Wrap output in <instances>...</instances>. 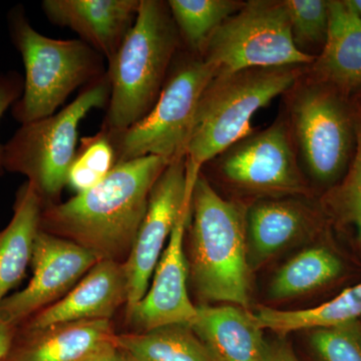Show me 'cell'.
<instances>
[{
  "mask_svg": "<svg viewBox=\"0 0 361 361\" xmlns=\"http://www.w3.org/2000/svg\"><path fill=\"white\" fill-rule=\"evenodd\" d=\"M171 161L147 156L116 164L96 187L44 206L40 230L71 240L99 260L129 256L149 194Z\"/></svg>",
  "mask_w": 361,
  "mask_h": 361,
  "instance_id": "obj_1",
  "label": "cell"
},
{
  "mask_svg": "<svg viewBox=\"0 0 361 361\" xmlns=\"http://www.w3.org/2000/svg\"><path fill=\"white\" fill-rule=\"evenodd\" d=\"M182 47L168 2L141 0L134 25L108 61L111 96L102 129L122 132L153 109Z\"/></svg>",
  "mask_w": 361,
  "mask_h": 361,
  "instance_id": "obj_2",
  "label": "cell"
},
{
  "mask_svg": "<svg viewBox=\"0 0 361 361\" xmlns=\"http://www.w3.org/2000/svg\"><path fill=\"white\" fill-rule=\"evenodd\" d=\"M245 204L221 196L199 175L191 200L190 273L198 295L248 310L251 268Z\"/></svg>",
  "mask_w": 361,
  "mask_h": 361,
  "instance_id": "obj_3",
  "label": "cell"
},
{
  "mask_svg": "<svg viewBox=\"0 0 361 361\" xmlns=\"http://www.w3.org/2000/svg\"><path fill=\"white\" fill-rule=\"evenodd\" d=\"M307 66L246 68L213 78L199 99L188 142V196L202 168L253 132L254 115L290 89Z\"/></svg>",
  "mask_w": 361,
  "mask_h": 361,
  "instance_id": "obj_4",
  "label": "cell"
},
{
  "mask_svg": "<svg viewBox=\"0 0 361 361\" xmlns=\"http://www.w3.org/2000/svg\"><path fill=\"white\" fill-rule=\"evenodd\" d=\"M11 42L25 66L23 92L11 114L21 125L52 116L78 87L106 73L104 59L80 39H56L37 32L25 8L7 16Z\"/></svg>",
  "mask_w": 361,
  "mask_h": 361,
  "instance_id": "obj_5",
  "label": "cell"
},
{
  "mask_svg": "<svg viewBox=\"0 0 361 361\" xmlns=\"http://www.w3.org/2000/svg\"><path fill=\"white\" fill-rule=\"evenodd\" d=\"M284 101L304 175L330 189L345 174L355 154V102L306 71L285 92Z\"/></svg>",
  "mask_w": 361,
  "mask_h": 361,
  "instance_id": "obj_6",
  "label": "cell"
},
{
  "mask_svg": "<svg viewBox=\"0 0 361 361\" xmlns=\"http://www.w3.org/2000/svg\"><path fill=\"white\" fill-rule=\"evenodd\" d=\"M111 96L108 73L80 90L52 116L21 125L4 144V172L27 177L44 206L58 204L78 149V127L94 109H106Z\"/></svg>",
  "mask_w": 361,
  "mask_h": 361,
  "instance_id": "obj_7",
  "label": "cell"
},
{
  "mask_svg": "<svg viewBox=\"0 0 361 361\" xmlns=\"http://www.w3.org/2000/svg\"><path fill=\"white\" fill-rule=\"evenodd\" d=\"M216 73L212 63L182 47L153 109L129 129L106 130L115 148L116 164L147 156L169 161L186 158L199 99Z\"/></svg>",
  "mask_w": 361,
  "mask_h": 361,
  "instance_id": "obj_8",
  "label": "cell"
},
{
  "mask_svg": "<svg viewBox=\"0 0 361 361\" xmlns=\"http://www.w3.org/2000/svg\"><path fill=\"white\" fill-rule=\"evenodd\" d=\"M202 58L216 75L246 68L310 66L315 56L297 49L284 0H249L211 35Z\"/></svg>",
  "mask_w": 361,
  "mask_h": 361,
  "instance_id": "obj_9",
  "label": "cell"
},
{
  "mask_svg": "<svg viewBox=\"0 0 361 361\" xmlns=\"http://www.w3.org/2000/svg\"><path fill=\"white\" fill-rule=\"evenodd\" d=\"M202 169H210L223 184L258 200L310 192L284 111L269 127L253 130Z\"/></svg>",
  "mask_w": 361,
  "mask_h": 361,
  "instance_id": "obj_10",
  "label": "cell"
},
{
  "mask_svg": "<svg viewBox=\"0 0 361 361\" xmlns=\"http://www.w3.org/2000/svg\"><path fill=\"white\" fill-rule=\"evenodd\" d=\"M99 261L75 242L40 230L30 264L32 279L23 290L0 302V320L20 326L63 298Z\"/></svg>",
  "mask_w": 361,
  "mask_h": 361,
  "instance_id": "obj_11",
  "label": "cell"
},
{
  "mask_svg": "<svg viewBox=\"0 0 361 361\" xmlns=\"http://www.w3.org/2000/svg\"><path fill=\"white\" fill-rule=\"evenodd\" d=\"M187 194L186 158L171 161L149 194L148 208L125 266L128 313L148 291L149 280L180 213L191 205Z\"/></svg>",
  "mask_w": 361,
  "mask_h": 361,
  "instance_id": "obj_12",
  "label": "cell"
},
{
  "mask_svg": "<svg viewBox=\"0 0 361 361\" xmlns=\"http://www.w3.org/2000/svg\"><path fill=\"white\" fill-rule=\"evenodd\" d=\"M191 219V205L180 213L168 245L161 254L153 281L142 300L128 313L141 331L172 324H190L197 314L188 292V264L184 237Z\"/></svg>",
  "mask_w": 361,
  "mask_h": 361,
  "instance_id": "obj_13",
  "label": "cell"
},
{
  "mask_svg": "<svg viewBox=\"0 0 361 361\" xmlns=\"http://www.w3.org/2000/svg\"><path fill=\"white\" fill-rule=\"evenodd\" d=\"M127 301L123 263L99 260L63 298L20 326L35 330L84 320H111L116 310Z\"/></svg>",
  "mask_w": 361,
  "mask_h": 361,
  "instance_id": "obj_14",
  "label": "cell"
},
{
  "mask_svg": "<svg viewBox=\"0 0 361 361\" xmlns=\"http://www.w3.org/2000/svg\"><path fill=\"white\" fill-rule=\"evenodd\" d=\"M141 0H44L42 6L54 25L68 27L99 52L114 58L134 25Z\"/></svg>",
  "mask_w": 361,
  "mask_h": 361,
  "instance_id": "obj_15",
  "label": "cell"
},
{
  "mask_svg": "<svg viewBox=\"0 0 361 361\" xmlns=\"http://www.w3.org/2000/svg\"><path fill=\"white\" fill-rule=\"evenodd\" d=\"M293 197L261 199L247 207V255L251 271L319 225L318 213Z\"/></svg>",
  "mask_w": 361,
  "mask_h": 361,
  "instance_id": "obj_16",
  "label": "cell"
},
{
  "mask_svg": "<svg viewBox=\"0 0 361 361\" xmlns=\"http://www.w3.org/2000/svg\"><path fill=\"white\" fill-rule=\"evenodd\" d=\"M111 320H84L44 329L18 326L6 361H84L116 343Z\"/></svg>",
  "mask_w": 361,
  "mask_h": 361,
  "instance_id": "obj_17",
  "label": "cell"
},
{
  "mask_svg": "<svg viewBox=\"0 0 361 361\" xmlns=\"http://www.w3.org/2000/svg\"><path fill=\"white\" fill-rule=\"evenodd\" d=\"M326 42L308 75L355 97L361 92V20L350 0H329Z\"/></svg>",
  "mask_w": 361,
  "mask_h": 361,
  "instance_id": "obj_18",
  "label": "cell"
},
{
  "mask_svg": "<svg viewBox=\"0 0 361 361\" xmlns=\"http://www.w3.org/2000/svg\"><path fill=\"white\" fill-rule=\"evenodd\" d=\"M190 327L212 361H264L268 343L254 313L228 304L197 306Z\"/></svg>",
  "mask_w": 361,
  "mask_h": 361,
  "instance_id": "obj_19",
  "label": "cell"
},
{
  "mask_svg": "<svg viewBox=\"0 0 361 361\" xmlns=\"http://www.w3.org/2000/svg\"><path fill=\"white\" fill-rule=\"evenodd\" d=\"M44 202L26 182L16 194L13 215L0 231V302L25 277L40 232Z\"/></svg>",
  "mask_w": 361,
  "mask_h": 361,
  "instance_id": "obj_20",
  "label": "cell"
},
{
  "mask_svg": "<svg viewBox=\"0 0 361 361\" xmlns=\"http://www.w3.org/2000/svg\"><path fill=\"white\" fill-rule=\"evenodd\" d=\"M254 316L261 329L280 334L356 322L361 317V282L316 307L287 311L260 307Z\"/></svg>",
  "mask_w": 361,
  "mask_h": 361,
  "instance_id": "obj_21",
  "label": "cell"
},
{
  "mask_svg": "<svg viewBox=\"0 0 361 361\" xmlns=\"http://www.w3.org/2000/svg\"><path fill=\"white\" fill-rule=\"evenodd\" d=\"M116 348L137 361H212L188 324H172L116 336Z\"/></svg>",
  "mask_w": 361,
  "mask_h": 361,
  "instance_id": "obj_22",
  "label": "cell"
},
{
  "mask_svg": "<svg viewBox=\"0 0 361 361\" xmlns=\"http://www.w3.org/2000/svg\"><path fill=\"white\" fill-rule=\"evenodd\" d=\"M341 271V261L329 249H306L278 271L271 283L270 296L282 300L304 295L329 283Z\"/></svg>",
  "mask_w": 361,
  "mask_h": 361,
  "instance_id": "obj_23",
  "label": "cell"
},
{
  "mask_svg": "<svg viewBox=\"0 0 361 361\" xmlns=\"http://www.w3.org/2000/svg\"><path fill=\"white\" fill-rule=\"evenodd\" d=\"M183 49L202 54L215 30L245 4L240 0H169Z\"/></svg>",
  "mask_w": 361,
  "mask_h": 361,
  "instance_id": "obj_24",
  "label": "cell"
},
{
  "mask_svg": "<svg viewBox=\"0 0 361 361\" xmlns=\"http://www.w3.org/2000/svg\"><path fill=\"white\" fill-rule=\"evenodd\" d=\"M353 102L355 106V154L345 174L327 191L323 204L327 212L337 221L355 228L356 239L361 247V103L355 99Z\"/></svg>",
  "mask_w": 361,
  "mask_h": 361,
  "instance_id": "obj_25",
  "label": "cell"
},
{
  "mask_svg": "<svg viewBox=\"0 0 361 361\" xmlns=\"http://www.w3.org/2000/svg\"><path fill=\"white\" fill-rule=\"evenodd\" d=\"M116 165V152L110 135L101 129L96 135L80 139L66 185L75 194L82 193L106 179Z\"/></svg>",
  "mask_w": 361,
  "mask_h": 361,
  "instance_id": "obj_26",
  "label": "cell"
},
{
  "mask_svg": "<svg viewBox=\"0 0 361 361\" xmlns=\"http://www.w3.org/2000/svg\"><path fill=\"white\" fill-rule=\"evenodd\" d=\"M284 4L297 49L316 58L329 32V0H284Z\"/></svg>",
  "mask_w": 361,
  "mask_h": 361,
  "instance_id": "obj_27",
  "label": "cell"
},
{
  "mask_svg": "<svg viewBox=\"0 0 361 361\" xmlns=\"http://www.w3.org/2000/svg\"><path fill=\"white\" fill-rule=\"evenodd\" d=\"M312 361H361V322L311 330Z\"/></svg>",
  "mask_w": 361,
  "mask_h": 361,
  "instance_id": "obj_28",
  "label": "cell"
},
{
  "mask_svg": "<svg viewBox=\"0 0 361 361\" xmlns=\"http://www.w3.org/2000/svg\"><path fill=\"white\" fill-rule=\"evenodd\" d=\"M23 92V78L16 71L0 73V121L9 108L20 99ZM4 145L0 142V176L4 175Z\"/></svg>",
  "mask_w": 361,
  "mask_h": 361,
  "instance_id": "obj_29",
  "label": "cell"
},
{
  "mask_svg": "<svg viewBox=\"0 0 361 361\" xmlns=\"http://www.w3.org/2000/svg\"><path fill=\"white\" fill-rule=\"evenodd\" d=\"M264 361H299L291 346L287 342L276 341L268 343Z\"/></svg>",
  "mask_w": 361,
  "mask_h": 361,
  "instance_id": "obj_30",
  "label": "cell"
},
{
  "mask_svg": "<svg viewBox=\"0 0 361 361\" xmlns=\"http://www.w3.org/2000/svg\"><path fill=\"white\" fill-rule=\"evenodd\" d=\"M16 330L18 327L11 326L0 320V361H6L13 345Z\"/></svg>",
  "mask_w": 361,
  "mask_h": 361,
  "instance_id": "obj_31",
  "label": "cell"
},
{
  "mask_svg": "<svg viewBox=\"0 0 361 361\" xmlns=\"http://www.w3.org/2000/svg\"><path fill=\"white\" fill-rule=\"evenodd\" d=\"M84 361H123L122 353L116 343L106 345Z\"/></svg>",
  "mask_w": 361,
  "mask_h": 361,
  "instance_id": "obj_32",
  "label": "cell"
},
{
  "mask_svg": "<svg viewBox=\"0 0 361 361\" xmlns=\"http://www.w3.org/2000/svg\"><path fill=\"white\" fill-rule=\"evenodd\" d=\"M351 4L355 7L356 13L358 14L361 20V0H350Z\"/></svg>",
  "mask_w": 361,
  "mask_h": 361,
  "instance_id": "obj_33",
  "label": "cell"
},
{
  "mask_svg": "<svg viewBox=\"0 0 361 361\" xmlns=\"http://www.w3.org/2000/svg\"><path fill=\"white\" fill-rule=\"evenodd\" d=\"M121 353H122L123 361H137V360H135V358L133 357V356L128 355V353H123V351H122V350H121Z\"/></svg>",
  "mask_w": 361,
  "mask_h": 361,
  "instance_id": "obj_34",
  "label": "cell"
},
{
  "mask_svg": "<svg viewBox=\"0 0 361 361\" xmlns=\"http://www.w3.org/2000/svg\"><path fill=\"white\" fill-rule=\"evenodd\" d=\"M353 99H355V101L360 102L361 103V92L360 94H356L355 97H353Z\"/></svg>",
  "mask_w": 361,
  "mask_h": 361,
  "instance_id": "obj_35",
  "label": "cell"
}]
</instances>
